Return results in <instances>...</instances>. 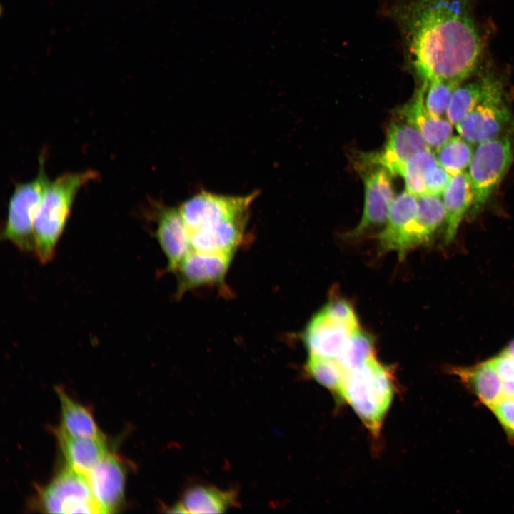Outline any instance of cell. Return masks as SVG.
I'll return each mask as SVG.
<instances>
[{
    "label": "cell",
    "instance_id": "4dcf8cb0",
    "mask_svg": "<svg viewBox=\"0 0 514 514\" xmlns=\"http://www.w3.org/2000/svg\"><path fill=\"white\" fill-rule=\"evenodd\" d=\"M490 409L507 433L514 438V398H503Z\"/></svg>",
    "mask_w": 514,
    "mask_h": 514
},
{
    "label": "cell",
    "instance_id": "4fadbf2b",
    "mask_svg": "<svg viewBox=\"0 0 514 514\" xmlns=\"http://www.w3.org/2000/svg\"><path fill=\"white\" fill-rule=\"evenodd\" d=\"M233 255L191 251L176 270L177 291L181 295L202 286L221 283Z\"/></svg>",
    "mask_w": 514,
    "mask_h": 514
},
{
    "label": "cell",
    "instance_id": "cb8c5ba5",
    "mask_svg": "<svg viewBox=\"0 0 514 514\" xmlns=\"http://www.w3.org/2000/svg\"><path fill=\"white\" fill-rule=\"evenodd\" d=\"M435 157L451 176L465 172L471 161L472 144L459 136H452L435 150Z\"/></svg>",
    "mask_w": 514,
    "mask_h": 514
},
{
    "label": "cell",
    "instance_id": "83f0119b",
    "mask_svg": "<svg viewBox=\"0 0 514 514\" xmlns=\"http://www.w3.org/2000/svg\"><path fill=\"white\" fill-rule=\"evenodd\" d=\"M305 367L316 382L338 395L346 371L336 360L308 354Z\"/></svg>",
    "mask_w": 514,
    "mask_h": 514
},
{
    "label": "cell",
    "instance_id": "d6986e66",
    "mask_svg": "<svg viewBox=\"0 0 514 514\" xmlns=\"http://www.w3.org/2000/svg\"><path fill=\"white\" fill-rule=\"evenodd\" d=\"M473 187L468 173L452 176L443 193L446 223L445 240L447 243L454 239L463 216L473 206Z\"/></svg>",
    "mask_w": 514,
    "mask_h": 514
},
{
    "label": "cell",
    "instance_id": "603a6c76",
    "mask_svg": "<svg viewBox=\"0 0 514 514\" xmlns=\"http://www.w3.org/2000/svg\"><path fill=\"white\" fill-rule=\"evenodd\" d=\"M418 209L413 224V240L415 248L430 239L445 221V210L440 196L424 194L417 197Z\"/></svg>",
    "mask_w": 514,
    "mask_h": 514
},
{
    "label": "cell",
    "instance_id": "ac0fdd59",
    "mask_svg": "<svg viewBox=\"0 0 514 514\" xmlns=\"http://www.w3.org/2000/svg\"><path fill=\"white\" fill-rule=\"evenodd\" d=\"M56 436L67 467L86 477L109 453L104 438L74 437L61 427Z\"/></svg>",
    "mask_w": 514,
    "mask_h": 514
},
{
    "label": "cell",
    "instance_id": "7c38bea8",
    "mask_svg": "<svg viewBox=\"0 0 514 514\" xmlns=\"http://www.w3.org/2000/svg\"><path fill=\"white\" fill-rule=\"evenodd\" d=\"M248 215L218 217L189 231L192 251L234 255L244 240Z\"/></svg>",
    "mask_w": 514,
    "mask_h": 514
},
{
    "label": "cell",
    "instance_id": "e0dca14e",
    "mask_svg": "<svg viewBox=\"0 0 514 514\" xmlns=\"http://www.w3.org/2000/svg\"><path fill=\"white\" fill-rule=\"evenodd\" d=\"M398 114L418 129L431 149L436 150L453 135L454 125L447 119L431 114L426 109L420 86Z\"/></svg>",
    "mask_w": 514,
    "mask_h": 514
},
{
    "label": "cell",
    "instance_id": "4316f807",
    "mask_svg": "<svg viewBox=\"0 0 514 514\" xmlns=\"http://www.w3.org/2000/svg\"><path fill=\"white\" fill-rule=\"evenodd\" d=\"M460 82L442 79L422 80L420 88L428 111L438 117L446 116L453 94Z\"/></svg>",
    "mask_w": 514,
    "mask_h": 514
},
{
    "label": "cell",
    "instance_id": "6da1fadb",
    "mask_svg": "<svg viewBox=\"0 0 514 514\" xmlns=\"http://www.w3.org/2000/svg\"><path fill=\"white\" fill-rule=\"evenodd\" d=\"M475 0H399L391 11L409 67L422 80L463 81L483 65Z\"/></svg>",
    "mask_w": 514,
    "mask_h": 514
},
{
    "label": "cell",
    "instance_id": "ffe728a7",
    "mask_svg": "<svg viewBox=\"0 0 514 514\" xmlns=\"http://www.w3.org/2000/svg\"><path fill=\"white\" fill-rule=\"evenodd\" d=\"M452 373L459 376L490 408L503 398V381L489 361L471 367H455L452 369Z\"/></svg>",
    "mask_w": 514,
    "mask_h": 514
},
{
    "label": "cell",
    "instance_id": "9c48e42d",
    "mask_svg": "<svg viewBox=\"0 0 514 514\" xmlns=\"http://www.w3.org/2000/svg\"><path fill=\"white\" fill-rule=\"evenodd\" d=\"M417 197L405 191L391 203L383 228L377 234L383 251H395L400 259L414 248L413 224L417 216Z\"/></svg>",
    "mask_w": 514,
    "mask_h": 514
},
{
    "label": "cell",
    "instance_id": "8fae6325",
    "mask_svg": "<svg viewBox=\"0 0 514 514\" xmlns=\"http://www.w3.org/2000/svg\"><path fill=\"white\" fill-rule=\"evenodd\" d=\"M152 208L155 236L166 258L168 270L174 272L192 251L189 230L178 208L158 202H153Z\"/></svg>",
    "mask_w": 514,
    "mask_h": 514
},
{
    "label": "cell",
    "instance_id": "d4e9b609",
    "mask_svg": "<svg viewBox=\"0 0 514 514\" xmlns=\"http://www.w3.org/2000/svg\"><path fill=\"white\" fill-rule=\"evenodd\" d=\"M438 164L432 150L419 152L405 164L400 176L404 178L406 191L418 197L426 194L425 175L431 167Z\"/></svg>",
    "mask_w": 514,
    "mask_h": 514
},
{
    "label": "cell",
    "instance_id": "484cf974",
    "mask_svg": "<svg viewBox=\"0 0 514 514\" xmlns=\"http://www.w3.org/2000/svg\"><path fill=\"white\" fill-rule=\"evenodd\" d=\"M374 356L373 338L359 328L351 335L337 361L347 371L360 367Z\"/></svg>",
    "mask_w": 514,
    "mask_h": 514
},
{
    "label": "cell",
    "instance_id": "7402d4cb",
    "mask_svg": "<svg viewBox=\"0 0 514 514\" xmlns=\"http://www.w3.org/2000/svg\"><path fill=\"white\" fill-rule=\"evenodd\" d=\"M57 394L61 410V425L68 434L77 438H104L91 412L71 398L63 389Z\"/></svg>",
    "mask_w": 514,
    "mask_h": 514
},
{
    "label": "cell",
    "instance_id": "30bf717a",
    "mask_svg": "<svg viewBox=\"0 0 514 514\" xmlns=\"http://www.w3.org/2000/svg\"><path fill=\"white\" fill-rule=\"evenodd\" d=\"M392 176L388 169L380 165L378 168L364 173L363 214L358 226L350 232V237L359 238L371 228L386 224L390 206L395 198Z\"/></svg>",
    "mask_w": 514,
    "mask_h": 514
},
{
    "label": "cell",
    "instance_id": "2e32d148",
    "mask_svg": "<svg viewBox=\"0 0 514 514\" xmlns=\"http://www.w3.org/2000/svg\"><path fill=\"white\" fill-rule=\"evenodd\" d=\"M498 78L493 71L482 65L457 86L447 110L446 119L455 126L483 100Z\"/></svg>",
    "mask_w": 514,
    "mask_h": 514
},
{
    "label": "cell",
    "instance_id": "d6a6232c",
    "mask_svg": "<svg viewBox=\"0 0 514 514\" xmlns=\"http://www.w3.org/2000/svg\"><path fill=\"white\" fill-rule=\"evenodd\" d=\"M503 398H514V382H505L503 387Z\"/></svg>",
    "mask_w": 514,
    "mask_h": 514
},
{
    "label": "cell",
    "instance_id": "7a4b0ae2",
    "mask_svg": "<svg viewBox=\"0 0 514 514\" xmlns=\"http://www.w3.org/2000/svg\"><path fill=\"white\" fill-rule=\"evenodd\" d=\"M393 371L371 357L358 368L346 371L338 396L346 401L377 438L394 397Z\"/></svg>",
    "mask_w": 514,
    "mask_h": 514
},
{
    "label": "cell",
    "instance_id": "9a60e30c",
    "mask_svg": "<svg viewBox=\"0 0 514 514\" xmlns=\"http://www.w3.org/2000/svg\"><path fill=\"white\" fill-rule=\"evenodd\" d=\"M357 330L331 320L321 310L309 321L303 338L308 354L337 361L351 335Z\"/></svg>",
    "mask_w": 514,
    "mask_h": 514
},
{
    "label": "cell",
    "instance_id": "8992f818",
    "mask_svg": "<svg viewBox=\"0 0 514 514\" xmlns=\"http://www.w3.org/2000/svg\"><path fill=\"white\" fill-rule=\"evenodd\" d=\"M511 121L505 100L503 79L498 76L483 100L455 126L472 145L503 136Z\"/></svg>",
    "mask_w": 514,
    "mask_h": 514
},
{
    "label": "cell",
    "instance_id": "5b68a950",
    "mask_svg": "<svg viewBox=\"0 0 514 514\" xmlns=\"http://www.w3.org/2000/svg\"><path fill=\"white\" fill-rule=\"evenodd\" d=\"M510 138L500 136L477 145L468 166L473 187V210L477 211L488 200L504 177L513 160Z\"/></svg>",
    "mask_w": 514,
    "mask_h": 514
},
{
    "label": "cell",
    "instance_id": "52a82bcc",
    "mask_svg": "<svg viewBox=\"0 0 514 514\" xmlns=\"http://www.w3.org/2000/svg\"><path fill=\"white\" fill-rule=\"evenodd\" d=\"M41 503L49 513H103L86 477L69 467L42 490Z\"/></svg>",
    "mask_w": 514,
    "mask_h": 514
},
{
    "label": "cell",
    "instance_id": "f546056e",
    "mask_svg": "<svg viewBox=\"0 0 514 514\" xmlns=\"http://www.w3.org/2000/svg\"><path fill=\"white\" fill-rule=\"evenodd\" d=\"M450 178L451 176L439 163L431 167L425 175L426 193L435 196L443 195Z\"/></svg>",
    "mask_w": 514,
    "mask_h": 514
},
{
    "label": "cell",
    "instance_id": "f1b7e54d",
    "mask_svg": "<svg viewBox=\"0 0 514 514\" xmlns=\"http://www.w3.org/2000/svg\"><path fill=\"white\" fill-rule=\"evenodd\" d=\"M321 311L336 322L346 325L353 330L359 329L353 307L344 298L332 297Z\"/></svg>",
    "mask_w": 514,
    "mask_h": 514
},
{
    "label": "cell",
    "instance_id": "ba28073f",
    "mask_svg": "<svg viewBox=\"0 0 514 514\" xmlns=\"http://www.w3.org/2000/svg\"><path fill=\"white\" fill-rule=\"evenodd\" d=\"M388 130L384 150L364 156L363 160L380 165L392 175H400L405 163L416 153L432 150L418 129L399 114Z\"/></svg>",
    "mask_w": 514,
    "mask_h": 514
},
{
    "label": "cell",
    "instance_id": "277c9868",
    "mask_svg": "<svg viewBox=\"0 0 514 514\" xmlns=\"http://www.w3.org/2000/svg\"><path fill=\"white\" fill-rule=\"evenodd\" d=\"M44 165V155L41 154L35 178L15 184L8 201L6 221L1 233V239L9 241L25 253L34 252V221L50 181Z\"/></svg>",
    "mask_w": 514,
    "mask_h": 514
},
{
    "label": "cell",
    "instance_id": "1f68e13d",
    "mask_svg": "<svg viewBox=\"0 0 514 514\" xmlns=\"http://www.w3.org/2000/svg\"><path fill=\"white\" fill-rule=\"evenodd\" d=\"M489 361L503 383L514 382V357L502 352Z\"/></svg>",
    "mask_w": 514,
    "mask_h": 514
},
{
    "label": "cell",
    "instance_id": "44dd1931",
    "mask_svg": "<svg viewBox=\"0 0 514 514\" xmlns=\"http://www.w3.org/2000/svg\"><path fill=\"white\" fill-rule=\"evenodd\" d=\"M237 495L233 490L209 485H193L183 493L179 503L183 513H221L233 507Z\"/></svg>",
    "mask_w": 514,
    "mask_h": 514
},
{
    "label": "cell",
    "instance_id": "3957f363",
    "mask_svg": "<svg viewBox=\"0 0 514 514\" xmlns=\"http://www.w3.org/2000/svg\"><path fill=\"white\" fill-rule=\"evenodd\" d=\"M99 176L94 170L66 172L49 182L34 225V253L40 263H47L54 257L78 192Z\"/></svg>",
    "mask_w": 514,
    "mask_h": 514
},
{
    "label": "cell",
    "instance_id": "836d02e7",
    "mask_svg": "<svg viewBox=\"0 0 514 514\" xmlns=\"http://www.w3.org/2000/svg\"><path fill=\"white\" fill-rule=\"evenodd\" d=\"M503 353L514 357V339L503 350Z\"/></svg>",
    "mask_w": 514,
    "mask_h": 514
},
{
    "label": "cell",
    "instance_id": "5bb4252c",
    "mask_svg": "<svg viewBox=\"0 0 514 514\" xmlns=\"http://www.w3.org/2000/svg\"><path fill=\"white\" fill-rule=\"evenodd\" d=\"M86 478L103 513L119 508L124 498L125 470L119 458L108 453Z\"/></svg>",
    "mask_w": 514,
    "mask_h": 514
}]
</instances>
